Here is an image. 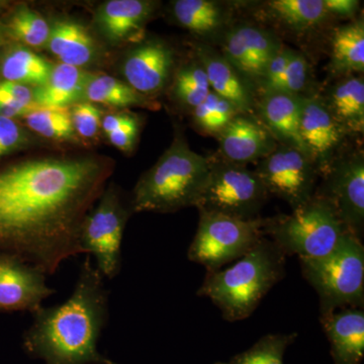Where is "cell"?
<instances>
[{
  "label": "cell",
  "mask_w": 364,
  "mask_h": 364,
  "mask_svg": "<svg viewBox=\"0 0 364 364\" xmlns=\"http://www.w3.org/2000/svg\"><path fill=\"white\" fill-rule=\"evenodd\" d=\"M116 164L105 155H58L0 168V253L45 274L82 254L81 228Z\"/></svg>",
  "instance_id": "1"
},
{
  "label": "cell",
  "mask_w": 364,
  "mask_h": 364,
  "mask_svg": "<svg viewBox=\"0 0 364 364\" xmlns=\"http://www.w3.org/2000/svg\"><path fill=\"white\" fill-rule=\"evenodd\" d=\"M9 30L14 38L33 48L47 45L51 33V26L47 21L28 7L16 9L9 21Z\"/></svg>",
  "instance_id": "33"
},
{
  "label": "cell",
  "mask_w": 364,
  "mask_h": 364,
  "mask_svg": "<svg viewBox=\"0 0 364 364\" xmlns=\"http://www.w3.org/2000/svg\"><path fill=\"white\" fill-rule=\"evenodd\" d=\"M299 136L320 176L326 172L341 155L348 134L332 117L320 97H301Z\"/></svg>",
  "instance_id": "13"
},
{
  "label": "cell",
  "mask_w": 364,
  "mask_h": 364,
  "mask_svg": "<svg viewBox=\"0 0 364 364\" xmlns=\"http://www.w3.org/2000/svg\"><path fill=\"white\" fill-rule=\"evenodd\" d=\"M286 254L265 237L231 267L208 272L198 296L210 299L228 322L244 320L286 277Z\"/></svg>",
  "instance_id": "3"
},
{
  "label": "cell",
  "mask_w": 364,
  "mask_h": 364,
  "mask_svg": "<svg viewBox=\"0 0 364 364\" xmlns=\"http://www.w3.org/2000/svg\"><path fill=\"white\" fill-rule=\"evenodd\" d=\"M315 195L330 203L350 233L363 240L364 231L363 151L341 154L323 176Z\"/></svg>",
  "instance_id": "11"
},
{
  "label": "cell",
  "mask_w": 364,
  "mask_h": 364,
  "mask_svg": "<svg viewBox=\"0 0 364 364\" xmlns=\"http://www.w3.org/2000/svg\"><path fill=\"white\" fill-rule=\"evenodd\" d=\"M254 171L269 196L284 200L293 210L312 198L320 176L312 158L298 148L282 144L260 160Z\"/></svg>",
  "instance_id": "10"
},
{
  "label": "cell",
  "mask_w": 364,
  "mask_h": 364,
  "mask_svg": "<svg viewBox=\"0 0 364 364\" xmlns=\"http://www.w3.org/2000/svg\"><path fill=\"white\" fill-rule=\"evenodd\" d=\"M210 173L198 200V212L240 220L257 219L269 193L254 170L246 165L210 159Z\"/></svg>",
  "instance_id": "8"
},
{
  "label": "cell",
  "mask_w": 364,
  "mask_h": 364,
  "mask_svg": "<svg viewBox=\"0 0 364 364\" xmlns=\"http://www.w3.org/2000/svg\"><path fill=\"white\" fill-rule=\"evenodd\" d=\"M196 58L205 68L210 90L229 100L242 114H254L255 87L221 51L200 42L196 47Z\"/></svg>",
  "instance_id": "17"
},
{
  "label": "cell",
  "mask_w": 364,
  "mask_h": 364,
  "mask_svg": "<svg viewBox=\"0 0 364 364\" xmlns=\"http://www.w3.org/2000/svg\"><path fill=\"white\" fill-rule=\"evenodd\" d=\"M2 42V32H1V28H0V45H1Z\"/></svg>",
  "instance_id": "42"
},
{
  "label": "cell",
  "mask_w": 364,
  "mask_h": 364,
  "mask_svg": "<svg viewBox=\"0 0 364 364\" xmlns=\"http://www.w3.org/2000/svg\"><path fill=\"white\" fill-rule=\"evenodd\" d=\"M85 100L116 107H151L150 98L136 92L124 81L109 75H92L86 85Z\"/></svg>",
  "instance_id": "28"
},
{
  "label": "cell",
  "mask_w": 364,
  "mask_h": 364,
  "mask_svg": "<svg viewBox=\"0 0 364 364\" xmlns=\"http://www.w3.org/2000/svg\"><path fill=\"white\" fill-rule=\"evenodd\" d=\"M306 282L317 291L320 317L364 306V246L347 232L323 257L299 258Z\"/></svg>",
  "instance_id": "5"
},
{
  "label": "cell",
  "mask_w": 364,
  "mask_h": 364,
  "mask_svg": "<svg viewBox=\"0 0 364 364\" xmlns=\"http://www.w3.org/2000/svg\"><path fill=\"white\" fill-rule=\"evenodd\" d=\"M210 166V158L191 150L183 134L176 131L169 147L136 182L132 212L174 213L196 208Z\"/></svg>",
  "instance_id": "4"
},
{
  "label": "cell",
  "mask_w": 364,
  "mask_h": 364,
  "mask_svg": "<svg viewBox=\"0 0 364 364\" xmlns=\"http://www.w3.org/2000/svg\"><path fill=\"white\" fill-rule=\"evenodd\" d=\"M53 66L50 62L30 49L16 47L7 52L0 65L2 79L36 88L46 85Z\"/></svg>",
  "instance_id": "26"
},
{
  "label": "cell",
  "mask_w": 364,
  "mask_h": 364,
  "mask_svg": "<svg viewBox=\"0 0 364 364\" xmlns=\"http://www.w3.org/2000/svg\"><path fill=\"white\" fill-rule=\"evenodd\" d=\"M331 70L348 76L364 71V23L353 21L336 28L332 36Z\"/></svg>",
  "instance_id": "25"
},
{
  "label": "cell",
  "mask_w": 364,
  "mask_h": 364,
  "mask_svg": "<svg viewBox=\"0 0 364 364\" xmlns=\"http://www.w3.org/2000/svg\"><path fill=\"white\" fill-rule=\"evenodd\" d=\"M349 232L329 202L314 193L291 215L267 219L265 234L286 256L318 258L336 247Z\"/></svg>",
  "instance_id": "6"
},
{
  "label": "cell",
  "mask_w": 364,
  "mask_h": 364,
  "mask_svg": "<svg viewBox=\"0 0 364 364\" xmlns=\"http://www.w3.org/2000/svg\"><path fill=\"white\" fill-rule=\"evenodd\" d=\"M210 91L205 68L196 58L184 64L173 74L172 97L191 112L202 104Z\"/></svg>",
  "instance_id": "29"
},
{
  "label": "cell",
  "mask_w": 364,
  "mask_h": 364,
  "mask_svg": "<svg viewBox=\"0 0 364 364\" xmlns=\"http://www.w3.org/2000/svg\"><path fill=\"white\" fill-rule=\"evenodd\" d=\"M296 337L298 333L265 335L248 350L237 354L228 363L215 364H284V352Z\"/></svg>",
  "instance_id": "31"
},
{
  "label": "cell",
  "mask_w": 364,
  "mask_h": 364,
  "mask_svg": "<svg viewBox=\"0 0 364 364\" xmlns=\"http://www.w3.org/2000/svg\"><path fill=\"white\" fill-rule=\"evenodd\" d=\"M255 111L277 143L298 148L309 155L299 136L301 97L282 90H263L256 100Z\"/></svg>",
  "instance_id": "19"
},
{
  "label": "cell",
  "mask_w": 364,
  "mask_h": 364,
  "mask_svg": "<svg viewBox=\"0 0 364 364\" xmlns=\"http://www.w3.org/2000/svg\"><path fill=\"white\" fill-rule=\"evenodd\" d=\"M135 114H127V112H119V114H107L102 119V128L107 135L114 133L119 128L128 124Z\"/></svg>",
  "instance_id": "41"
},
{
  "label": "cell",
  "mask_w": 364,
  "mask_h": 364,
  "mask_svg": "<svg viewBox=\"0 0 364 364\" xmlns=\"http://www.w3.org/2000/svg\"><path fill=\"white\" fill-rule=\"evenodd\" d=\"M267 7L275 20L294 32H308L330 18L324 0H272Z\"/></svg>",
  "instance_id": "27"
},
{
  "label": "cell",
  "mask_w": 364,
  "mask_h": 364,
  "mask_svg": "<svg viewBox=\"0 0 364 364\" xmlns=\"http://www.w3.org/2000/svg\"><path fill=\"white\" fill-rule=\"evenodd\" d=\"M240 114L236 107L210 91L207 98L193 112V124L198 131L205 135L217 136L237 114Z\"/></svg>",
  "instance_id": "30"
},
{
  "label": "cell",
  "mask_w": 364,
  "mask_h": 364,
  "mask_svg": "<svg viewBox=\"0 0 364 364\" xmlns=\"http://www.w3.org/2000/svg\"><path fill=\"white\" fill-rule=\"evenodd\" d=\"M37 109L39 107H30L18 102L0 88V117H9L11 119L18 117H25L26 114Z\"/></svg>",
  "instance_id": "40"
},
{
  "label": "cell",
  "mask_w": 364,
  "mask_h": 364,
  "mask_svg": "<svg viewBox=\"0 0 364 364\" xmlns=\"http://www.w3.org/2000/svg\"><path fill=\"white\" fill-rule=\"evenodd\" d=\"M174 64L176 54L164 41L142 40L124 57L122 72L127 85L150 98L168 85Z\"/></svg>",
  "instance_id": "15"
},
{
  "label": "cell",
  "mask_w": 364,
  "mask_h": 364,
  "mask_svg": "<svg viewBox=\"0 0 364 364\" xmlns=\"http://www.w3.org/2000/svg\"><path fill=\"white\" fill-rule=\"evenodd\" d=\"M31 130L47 139L59 141L75 140L70 109L39 107L25 117Z\"/></svg>",
  "instance_id": "32"
},
{
  "label": "cell",
  "mask_w": 364,
  "mask_h": 364,
  "mask_svg": "<svg viewBox=\"0 0 364 364\" xmlns=\"http://www.w3.org/2000/svg\"><path fill=\"white\" fill-rule=\"evenodd\" d=\"M215 138L222 158L236 164L259 162L277 149V142L255 114H240Z\"/></svg>",
  "instance_id": "16"
},
{
  "label": "cell",
  "mask_w": 364,
  "mask_h": 364,
  "mask_svg": "<svg viewBox=\"0 0 364 364\" xmlns=\"http://www.w3.org/2000/svg\"><path fill=\"white\" fill-rule=\"evenodd\" d=\"M222 44L223 55L254 87H259L268 63L284 46L270 31L247 23L230 26Z\"/></svg>",
  "instance_id": "12"
},
{
  "label": "cell",
  "mask_w": 364,
  "mask_h": 364,
  "mask_svg": "<svg viewBox=\"0 0 364 364\" xmlns=\"http://www.w3.org/2000/svg\"><path fill=\"white\" fill-rule=\"evenodd\" d=\"M172 16L202 43L210 44L223 40L230 28L231 11L227 4L214 0H176L171 4Z\"/></svg>",
  "instance_id": "21"
},
{
  "label": "cell",
  "mask_w": 364,
  "mask_h": 364,
  "mask_svg": "<svg viewBox=\"0 0 364 364\" xmlns=\"http://www.w3.org/2000/svg\"><path fill=\"white\" fill-rule=\"evenodd\" d=\"M140 126L139 117H134L128 124L107 135L109 142L123 152H131L138 140Z\"/></svg>",
  "instance_id": "38"
},
{
  "label": "cell",
  "mask_w": 364,
  "mask_h": 364,
  "mask_svg": "<svg viewBox=\"0 0 364 364\" xmlns=\"http://www.w3.org/2000/svg\"><path fill=\"white\" fill-rule=\"evenodd\" d=\"M102 279L87 256L69 299L33 314V324L23 334L26 353L46 364H119L97 350L109 318V293Z\"/></svg>",
  "instance_id": "2"
},
{
  "label": "cell",
  "mask_w": 364,
  "mask_h": 364,
  "mask_svg": "<svg viewBox=\"0 0 364 364\" xmlns=\"http://www.w3.org/2000/svg\"><path fill=\"white\" fill-rule=\"evenodd\" d=\"M267 219L240 220L214 213L200 212V221L188 259L215 272L240 259L267 237Z\"/></svg>",
  "instance_id": "7"
},
{
  "label": "cell",
  "mask_w": 364,
  "mask_h": 364,
  "mask_svg": "<svg viewBox=\"0 0 364 364\" xmlns=\"http://www.w3.org/2000/svg\"><path fill=\"white\" fill-rule=\"evenodd\" d=\"M28 143V136L14 119L0 117V157L21 149Z\"/></svg>",
  "instance_id": "36"
},
{
  "label": "cell",
  "mask_w": 364,
  "mask_h": 364,
  "mask_svg": "<svg viewBox=\"0 0 364 364\" xmlns=\"http://www.w3.org/2000/svg\"><path fill=\"white\" fill-rule=\"evenodd\" d=\"M331 345L334 364H361L364 356V311L344 308L320 317Z\"/></svg>",
  "instance_id": "20"
},
{
  "label": "cell",
  "mask_w": 364,
  "mask_h": 364,
  "mask_svg": "<svg viewBox=\"0 0 364 364\" xmlns=\"http://www.w3.org/2000/svg\"><path fill=\"white\" fill-rule=\"evenodd\" d=\"M157 6L150 0H109L98 7L95 23L112 44L140 43Z\"/></svg>",
  "instance_id": "18"
},
{
  "label": "cell",
  "mask_w": 364,
  "mask_h": 364,
  "mask_svg": "<svg viewBox=\"0 0 364 364\" xmlns=\"http://www.w3.org/2000/svg\"><path fill=\"white\" fill-rule=\"evenodd\" d=\"M332 117L349 135H363L364 132L363 76L348 75L340 78L320 97Z\"/></svg>",
  "instance_id": "22"
},
{
  "label": "cell",
  "mask_w": 364,
  "mask_h": 364,
  "mask_svg": "<svg viewBox=\"0 0 364 364\" xmlns=\"http://www.w3.org/2000/svg\"><path fill=\"white\" fill-rule=\"evenodd\" d=\"M47 46L62 64L77 68L90 64L95 56V41L73 21H57L51 26Z\"/></svg>",
  "instance_id": "24"
},
{
  "label": "cell",
  "mask_w": 364,
  "mask_h": 364,
  "mask_svg": "<svg viewBox=\"0 0 364 364\" xmlns=\"http://www.w3.org/2000/svg\"><path fill=\"white\" fill-rule=\"evenodd\" d=\"M291 52V48L284 45L279 53L270 60L260 83L261 91L273 90L279 85L280 79L286 71Z\"/></svg>",
  "instance_id": "37"
},
{
  "label": "cell",
  "mask_w": 364,
  "mask_h": 364,
  "mask_svg": "<svg viewBox=\"0 0 364 364\" xmlns=\"http://www.w3.org/2000/svg\"><path fill=\"white\" fill-rule=\"evenodd\" d=\"M310 78L311 68L308 60L301 52L291 49L284 75L279 85L270 90H282L298 97H304Z\"/></svg>",
  "instance_id": "34"
},
{
  "label": "cell",
  "mask_w": 364,
  "mask_h": 364,
  "mask_svg": "<svg viewBox=\"0 0 364 364\" xmlns=\"http://www.w3.org/2000/svg\"><path fill=\"white\" fill-rule=\"evenodd\" d=\"M132 214L131 205H124L119 189L111 184L86 215L81 228V252L95 256V267L104 279H114L121 270L122 241Z\"/></svg>",
  "instance_id": "9"
},
{
  "label": "cell",
  "mask_w": 364,
  "mask_h": 364,
  "mask_svg": "<svg viewBox=\"0 0 364 364\" xmlns=\"http://www.w3.org/2000/svg\"><path fill=\"white\" fill-rule=\"evenodd\" d=\"M324 4L330 18L342 20L355 18L360 9V1L358 0H324Z\"/></svg>",
  "instance_id": "39"
},
{
  "label": "cell",
  "mask_w": 364,
  "mask_h": 364,
  "mask_svg": "<svg viewBox=\"0 0 364 364\" xmlns=\"http://www.w3.org/2000/svg\"><path fill=\"white\" fill-rule=\"evenodd\" d=\"M70 116L74 131L82 138H93L102 128V112L91 102H78L72 105Z\"/></svg>",
  "instance_id": "35"
},
{
  "label": "cell",
  "mask_w": 364,
  "mask_h": 364,
  "mask_svg": "<svg viewBox=\"0 0 364 364\" xmlns=\"http://www.w3.org/2000/svg\"><path fill=\"white\" fill-rule=\"evenodd\" d=\"M53 294L45 273L16 256L0 253V312L36 313Z\"/></svg>",
  "instance_id": "14"
},
{
  "label": "cell",
  "mask_w": 364,
  "mask_h": 364,
  "mask_svg": "<svg viewBox=\"0 0 364 364\" xmlns=\"http://www.w3.org/2000/svg\"><path fill=\"white\" fill-rule=\"evenodd\" d=\"M91 76L77 67L57 64L46 85L33 91V102L45 109H69L83 100Z\"/></svg>",
  "instance_id": "23"
}]
</instances>
